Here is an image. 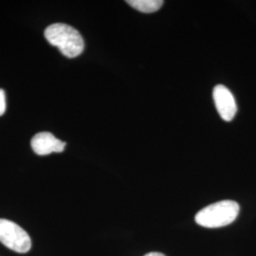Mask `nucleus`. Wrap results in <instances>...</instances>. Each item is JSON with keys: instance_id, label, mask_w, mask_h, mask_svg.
Listing matches in <instances>:
<instances>
[{"instance_id": "423d86ee", "label": "nucleus", "mask_w": 256, "mask_h": 256, "mask_svg": "<svg viewBox=\"0 0 256 256\" xmlns=\"http://www.w3.org/2000/svg\"><path fill=\"white\" fill-rule=\"evenodd\" d=\"M126 3L138 12L150 14L160 9L164 2L162 0H128Z\"/></svg>"}, {"instance_id": "39448f33", "label": "nucleus", "mask_w": 256, "mask_h": 256, "mask_svg": "<svg viewBox=\"0 0 256 256\" xmlns=\"http://www.w3.org/2000/svg\"><path fill=\"white\" fill-rule=\"evenodd\" d=\"M30 146L37 155L46 156L63 152L66 144L50 132H40L32 138Z\"/></svg>"}, {"instance_id": "6e6552de", "label": "nucleus", "mask_w": 256, "mask_h": 256, "mask_svg": "<svg viewBox=\"0 0 256 256\" xmlns=\"http://www.w3.org/2000/svg\"><path fill=\"white\" fill-rule=\"evenodd\" d=\"M144 256H165L164 254H160V252H149Z\"/></svg>"}, {"instance_id": "20e7f679", "label": "nucleus", "mask_w": 256, "mask_h": 256, "mask_svg": "<svg viewBox=\"0 0 256 256\" xmlns=\"http://www.w3.org/2000/svg\"><path fill=\"white\" fill-rule=\"evenodd\" d=\"M212 95L220 117L226 122H230L238 112L236 102L232 93L225 86L218 84L214 88Z\"/></svg>"}, {"instance_id": "7ed1b4c3", "label": "nucleus", "mask_w": 256, "mask_h": 256, "mask_svg": "<svg viewBox=\"0 0 256 256\" xmlns=\"http://www.w3.org/2000/svg\"><path fill=\"white\" fill-rule=\"evenodd\" d=\"M0 242L18 254H26L32 248V240L27 232L8 220H0Z\"/></svg>"}, {"instance_id": "f03ea898", "label": "nucleus", "mask_w": 256, "mask_h": 256, "mask_svg": "<svg viewBox=\"0 0 256 256\" xmlns=\"http://www.w3.org/2000/svg\"><path fill=\"white\" fill-rule=\"evenodd\" d=\"M239 205L234 200H222L203 208L196 216V222L205 228L225 227L236 220Z\"/></svg>"}, {"instance_id": "f257e3e1", "label": "nucleus", "mask_w": 256, "mask_h": 256, "mask_svg": "<svg viewBox=\"0 0 256 256\" xmlns=\"http://www.w3.org/2000/svg\"><path fill=\"white\" fill-rule=\"evenodd\" d=\"M45 37L50 45L58 48L68 58L77 57L84 52V42L82 36L70 25L52 24L45 30Z\"/></svg>"}, {"instance_id": "0eeeda50", "label": "nucleus", "mask_w": 256, "mask_h": 256, "mask_svg": "<svg viewBox=\"0 0 256 256\" xmlns=\"http://www.w3.org/2000/svg\"><path fill=\"white\" fill-rule=\"evenodd\" d=\"M6 111V94L3 90L0 88V116Z\"/></svg>"}]
</instances>
